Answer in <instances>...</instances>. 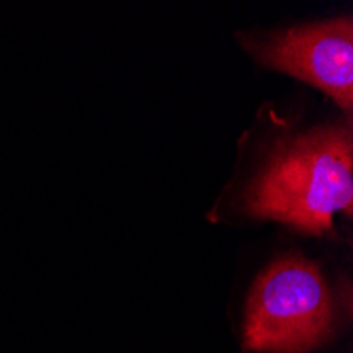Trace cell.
<instances>
[{
	"label": "cell",
	"instance_id": "6da1fadb",
	"mask_svg": "<svg viewBox=\"0 0 353 353\" xmlns=\"http://www.w3.org/2000/svg\"><path fill=\"white\" fill-rule=\"evenodd\" d=\"M248 210L309 233L332 227L336 212L351 214L353 150L349 130L315 132L279 154L254 182Z\"/></svg>",
	"mask_w": 353,
	"mask_h": 353
},
{
	"label": "cell",
	"instance_id": "7a4b0ae2",
	"mask_svg": "<svg viewBox=\"0 0 353 353\" xmlns=\"http://www.w3.org/2000/svg\"><path fill=\"white\" fill-rule=\"evenodd\" d=\"M334 324L336 303L324 273L299 256H285L252 285L243 345L261 353H307L334 334Z\"/></svg>",
	"mask_w": 353,
	"mask_h": 353
},
{
	"label": "cell",
	"instance_id": "3957f363",
	"mask_svg": "<svg viewBox=\"0 0 353 353\" xmlns=\"http://www.w3.org/2000/svg\"><path fill=\"white\" fill-rule=\"evenodd\" d=\"M267 66L324 89L345 108L353 104V26L349 17L299 26L269 39L245 41Z\"/></svg>",
	"mask_w": 353,
	"mask_h": 353
}]
</instances>
